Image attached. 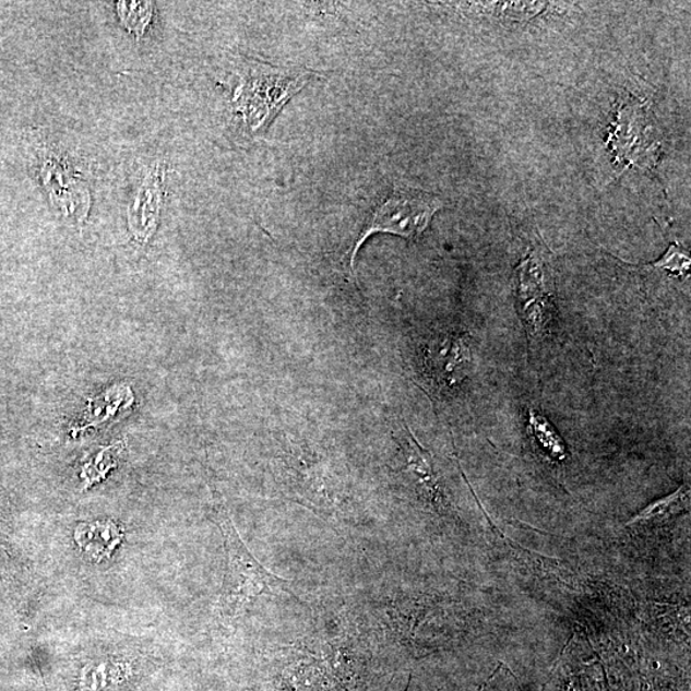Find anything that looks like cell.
<instances>
[{"label":"cell","instance_id":"cell-2","mask_svg":"<svg viewBox=\"0 0 691 691\" xmlns=\"http://www.w3.org/2000/svg\"><path fill=\"white\" fill-rule=\"evenodd\" d=\"M443 206L442 200L429 192L398 188L378 207L369 226L362 230L356 242L352 266L364 242L371 235L383 233L404 237L406 240H418L426 233L436 213Z\"/></svg>","mask_w":691,"mask_h":691},{"label":"cell","instance_id":"cell-12","mask_svg":"<svg viewBox=\"0 0 691 691\" xmlns=\"http://www.w3.org/2000/svg\"><path fill=\"white\" fill-rule=\"evenodd\" d=\"M691 260L686 250L680 248L679 243H672L666 251V254L658 260L653 266L663 270L672 276H687L690 270Z\"/></svg>","mask_w":691,"mask_h":691},{"label":"cell","instance_id":"cell-7","mask_svg":"<svg viewBox=\"0 0 691 691\" xmlns=\"http://www.w3.org/2000/svg\"><path fill=\"white\" fill-rule=\"evenodd\" d=\"M690 504V488L688 485L681 486L670 496L660 498L645 508L638 515L630 520L626 526L635 524H650L663 522V520L671 517L678 512L686 510Z\"/></svg>","mask_w":691,"mask_h":691},{"label":"cell","instance_id":"cell-1","mask_svg":"<svg viewBox=\"0 0 691 691\" xmlns=\"http://www.w3.org/2000/svg\"><path fill=\"white\" fill-rule=\"evenodd\" d=\"M218 525L226 549V574L219 599L223 618H240L260 597L297 598L289 582L272 574L250 552L226 512L219 511Z\"/></svg>","mask_w":691,"mask_h":691},{"label":"cell","instance_id":"cell-8","mask_svg":"<svg viewBox=\"0 0 691 691\" xmlns=\"http://www.w3.org/2000/svg\"><path fill=\"white\" fill-rule=\"evenodd\" d=\"M124 450L123 442H117L104 448L98 452L91 463H87L81 472V478L84 480V488H91L95 482L102 481L107 474L117 467Z\"/></svg>","mask_w":691,"mask_h":691},{"label":"cell","instance_id":"cell-11","mask_svg":"<svg viewBox=\"0 0 691 691\" xmlns=\"http://www.w3.org/2000/svg\"><path fill=\"white\" fill-rule=\"evenodd\" d=\"M117 10L120 11L123 24L136 35H143L146 26L151 24L153 11L151 3H120Z\"/></svg>","mask_w":691,"mask_h":691},{"label":"cell","instance_id":"cell-4","mask_svg":"<svg viewBox=\"0 0 691 691\" xmlns=\"http://www.w3.org/2000/svg\"><path fill=\"white\" fill-rule=\"evenodd\" d=\"M517 300L532 339L544 337L553 319L555 273L545 247H535L516 267Z\"/></svg>","mask_w":691,"mask_h":691},{"label":"cell","instance_id":"cell-3","mask_svg":"<svg viewBox=\"0 0 691 691\" xmlns=\"http://www.w3.org/2000/svg\"><path fill=\"white\" fill-rule=\"evenodd\" d=\"M308 79L307 71H287L266 64L252 67L239 98L250 128L254 131L266 128Z\"/></svg>","mask_w":691,"mask_h":691},{"label":"cell","instance_id":"cell-9","mask_svg":"<svg viewBox=\"0 0 691 691\" xmlns=\"http://www.w3.org/2000/svg\"><path fill=\"white\" fill-rule=\"evenodd\" d=\"M531 430L535 441L547 455L556 460L567 457V449H564L560 436L556 433V430L549 425L544 415L534 410L531 412Z\"/></svg>","mask_w":691,"mask_h":691},{"label":"cell","instance_id":"cell-10","mask_svg":"<svg viewBox=\"0 0 691 691\" xmlns=\"http://www.w3.org/2000/svg\"><path fill=\"white\" fill-rule=\"evenodd\" d=\"M488 9L495 11V16L503 20L522 22L529 21L548 10L547 3H489Z\"/></svg>","mask_w":691,"mask_h":691},{"label":"cell","instance_id":"cell-5","mask_svg":"<svg viewBox=\"0 0 691 691\" xmlns=\"http://www.w3.org/2000/svg\"><path fill=\"white\" fill-rule=\"evenodd\" d=\"M469 346L461 337L437 342L429 353L428 370L440 388H453L465 378L470 361Z\"/></svg>","mask_w":691,"mask_h":691},{"label":"cell","instance_id":"cell-6","mask_svg":"<svg viewBox=\"0 0 691 691\" xmlns=\"http://www.w3.org/2000/svg\"><path fill=\"white\" fill-rule=\"evenodd\" d=\"M123 539L120 524L114 520L81 523L74 529V540L88 559L102 562L109 559Z\"/></svg>","mask_w":691,"mask_h":691}]
</instances>
